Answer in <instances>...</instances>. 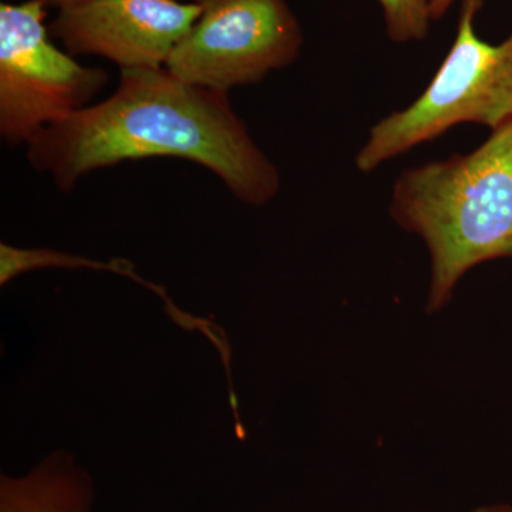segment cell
<instances>
[{"label":"cell","mask_w":512,"mask_h":512,"mask_svg":"<svg viewBox=\"0 0 512 512\" xmlns=\"http://www.w3.org/2000/svg\"><path fill=\"white\" fill-rule=\"evenodd\" d=\"M93 478L66 450L22 477H0V512H92Z\"/></svg>","instance_id":"obj_7"},{"label":"cell","mask_w":512,"mask_h":512,"mask_svg":"<svg viewBox=\"0 0 512 512\" xmlns=\"http://www.w3.org/2000/svg\"><path fill=\"white\" fill-rule=\"evenodd\" d=\"M29 163L64 192L84 175L128 160L174 157L212 171L244 204H268L281 174L256 146L228 93L177 79L165 67L123 69L116 92L42 128Z\"/></svg>","instance_id":"obj_1"},{"label":"cell","mask_w":512,"mask_h":512,"mask_svg":"<svg viewBox=\"0 0 512 512\" xmlns=\"http://www.w3.org/2000/svg\"><path fill=\"white\" fill-rule=\"evenodd\" d=\"M45 268L93 269V271L111 272V274L127 276L137 284L156 293L167 306L173 305L163 286L151 284L137 274L136 268L127 259H111L109 262L96 261L84 256L70 255L56 249L18 248L12 245H0V285L5 286L16 276L26 272Z\"/></svg>","instance_id":"obj_8"},{"label":"cell","mask_w":512,"mask_h":512,"mask_svg":"<svg viewBox=\"0 0 512 512\" xmlns=\"http://www.w3.org/2000/svg\"><path fill=\"white\" fill-rule=\"evenodd\" d=\"M200 13L195 2L87 0L59 10L49 33L73 56L104 57L121 70L158 69Z\"/></svg>","instance_id":"obj_6"},{"label":"cell","mask_w":512,"mask_h":512,"mask_svg":"<svg viewBox=\"0 0 512 512\" xmlns=\"http://www.w3.org/2000/svg\"><path fill=\"white\" fill-rule=\"evenodd\" d=\"M389 39L397 45L423 42L430 33V0H379Z\"/></svg>","instance_id":"obj_9"},{"label":"cell","mask_w":512,"mask_h":512,"mask_svg":"<svg viewBox=\"0 0 512 512\" xmlns=\"http://www.w3.org/2000/svg\"><path fill=\"white\" fill-rule=\"evenodd\" d=\"M389 212L426 244L427 311H440L471 268L512 256V119L471 153L404 170Z\"/></svg>","instance_id":"obj_2"},{"label":"cell","mask_w":512,"mask_h":512,"mask_svg":"<svg viewBox=\"0 0 512 512\" xmlns=\"http://www.w3.org/2000/svg\"><path fill=\"white\" fill-rule=\"evenodd\" d=\"M200 16L165 63L177 79L228 93L291 66L303 32L286 0H194Z\"/></svg>","instance_id":"obj_5"},{"label":"cell","mask_w":512,"mask_h":512,"mask_svg":"<svg viewBox=\"0 0 512 512\" xmlns=\"http://www.w3.org/2000/svg\"><path fill=\"white\" fill-rule=\"evenodd\" d=\"M484 0H461L453 45L429 86L404 110L370 128L356 156L360 173L387 163L461 124L495 130L512 119V32L491 45L476 32Z\"/></svg>","instance_id":"obj_3"},{"label":"cell","mask_w":512,"mask_h":512,"mask_svg":"<svg viewBox=\"0 0 512 512\" xmlns=\"http://www.w3.org/2000/svg\"><path fill=\"white\" fill-rule=\"evenodd\" d=\"M457 0H430V15L433 22L441 20L447 15L448 10L451 6L456 3Z\"/></svg>","instance_id":"obj_10"},{"label":"cell","mask_w":512,"mask_h":512,"mask_svg":"<svg viewBox=\"0 0 512 512\" xmlns=\"http://www.w3.org/2000/svg\"><path fill=\"white\" fill-rule=\"evenodd\" d=\"M473 512H512V507L504 504L490 505V507H481Z\"/></svg>","instance_id":"obj_12"},{"label":"cell","mask_w":512,"mask_h":512,"mask_svg":"<svg viewBox=\"0 0 512 512\" xmlns=\"http://www.w3.org/2000/svg\"><path fill=\"white\" fill-rule=\"evenodd\" d=\"M45 18L40 0L0 5V134L12 146L87 107L109 80L57 49Z\"/></svg>","instance_id":"obj_4"},{"label":"cell","mask_w":512,"mask_h":512,"mask_svg":"<svg viewBox=\"0 0 512 512\" xmlns=\"http://www.w3.org/2000/svg\"><path fill=\"white\" fill-rule=\"evenodd\" d=\"M46 8L66 9L70 6L79 5V3L87 2V0H40Z\"/></svg>","instance_id":"obj_11"}]
</instances>
